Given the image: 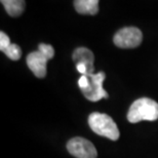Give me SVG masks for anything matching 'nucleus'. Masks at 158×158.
Listing matches in <instances>:
<instances>
[{
	"label": "nucleus",
	"mask_w": 158,
	"mask_h": 158,
	"mask_svg": "<svg viewBox=\"0 0 158 158\" xmlns=\"http://www.w3.org/2000/svg\"><path fill=\"white\" fill-rule=\"evenodd\" d=\"M89 83H90L89 77L85 76V75H81V77L79 78V80H78V85H79L80 90H84L89 87Z\"/></svg>",
	"instance_id": "obj_13"
},
{
	"label": "nucleus",
	"mask_w": 158,
	"mask_h": 158,
	"mask_svg": "<svg viewBox=\"0 0 158 158\" xmlns=\"http://www.w3.org/2000/svg\"><path fill=\"white\" fill-rule=\"evenodd\" d=\"M72 59L76 65L82 64L87 68V76L94 74V55L90 49L86 47H78L74 50Z\"/></svg>",
	"instance_id": "obj_7"
},
{
	"label": "nucleus",
	"mask_w": 158,
	"mask_h": 158,
	"mask_svg": "<svg viewBox=\"0 0 158 158\" xmlns=\"http://www.w3.org/2000/svg\"><path fill=\"white\" fill-rule=\"evenodd\" d=\"M88 124L97 135L108 138L112 141L119 139L120 132L117 124L109 115L98 112L91 113L88 116Z\"/></svg>",
	"instance_id": "obj_2"
},
{
	"label": "nucleus",
	"mask_w": 158,
	"mask_h": 158,
	"mask_svg": "<svg viewBox=\"0 0 158 158\" xmlns=\"http://www.w3.org/2000/svg\"><path fill=\"white\" fill-rule=\"evenodd\" d=\"M3 52H4L9 59L12 60V61H18V60H20L22 56L21 47L19 46L18 44H15V43H11Z\"/></svg>",
	"instance_id": "obj_10"
},
{
	"label": "nucleus",
	"mask_w": 158,
	"mask_h": 158,
	"mask_svg": "<svg viewBox=\"0 0 158 158\" xmlns=\"http://www.w3.org/2000/svg\"><path fill=\"white\" fill-rule=\"evenodd\" d=\"M10 44H11L10 40H9V37L7 36V34H5L3 31H1V32H0V50L4 52Z\"/></svg>",
	"instance_id": "obj_12"
},
{
	"label": "nucleus",
	"mask_w": 158,
	"mask_h": 158,
	"mask_svg": "<svg viewBox=\"0 0 158 158\" xmlns=\"http://www.w3.org/2000/svg\"><path fill=\"white\" fill-rule=\"evenodd\" d=\"M67 149L71 155L76 158H97L98 156L94 145L84 138L71 139L67 144Z\"/></svg>",
	"instance_id": "obj_4"
},
{
	"label": "nucleus",
	"mask_w": 158,
	"mask_h": 158,
	"mask_svg": "<svg viewBox=\"0 0 158 158\" xmlns=\"http://www.w3.org/2000/svg\"><path fill=\"white\" fill-rule=\"evenodd\" d=\"M76 70H77L81 75H85V76H87V68L85 67L84 65H82V64H78V65H76Z\"/></svg>",
	"instance_id": "obj_14"
},
{
	"label": "nucleus",
	"mask_w": 158,
	"mask_h": 158,
	"mask_svg": "<svg viewBox=\"0 0 158 158\" xmlns=\"http://www.w3.org/2000/svg\"><path fill=\"white\" fill-rule=\"evenodd\" d=\"M158 119V103L148 98H142L131 104L127 113V120L131 123L140 121H155Z\"/></svg>",
	"instance_id": "obj_1"
},
{
	"label": "nucleus",
	"mask_w": 158,
	"mask_h": 158,
	"mask_svg": "<svg viewBox=\"0 0 158 158\" xmlns=\"http://www.w3.org/2000/svg\"><path fill=\"white\" fill-rule=\"evenodd\" d=\"M1 3L10 17L21 15L24 12L25 6H26V2L24 0H2Z\"/></svg>",
	"instance_id": "obj_9"
},
{
	"label": "nucleus",
	"mask_w": 158,
	"mask_h": 158,
	"mask_svg": "<svg viewBox=\"0 0 158 158\" xmlns=\"http://www.w3.org/2000/svg\"><path fill=\"white\" fill-rule=\"evenodd\" d=\"M89 87L81 90L83 96L90 102H98L102 99H108V93L104 89L103 82L106 75L104 72H99L97 74L89 75Z\"/></svg>",
	"instance_id": "obj_5"
},
{
	"label": "nucleus",
	"mask_w": 158,
	"mask_h": 158,
	"mask_svg": "<svg viewBox=\"0 0 158 158\" xmlns=\"http://www.w3.org/2000/svg\"><path fill=\"white\" fill-rule=\"evenodd\" d=\"M27 65L33 74L38 78H43L46 76V66L47 62H48V58L40 52V50H36V52H30L27 56Z\"/></svg>",
	"instance_id": "obj_6"
},
{
	"label": "nucleus",
	"mask_w": 158,
	"mask_h": 158,
	"mask_svg": "<svg viewBox=\"0 0 158 158\" xmlns=\"http://www.w3.org/2000/svg\"><path fill=\"white\" fill-rule=\"evenodd\" d=\"M143 34L135 27H125L114 35L113 42L120 48H135L142 43Z\"/></svg>",
	"instance_id": "obj_3"
},
{
	"label": "nucleus",
	"mask_w": 158,
	"mask_h": 158,
	"mask_svg": "<svg viewBox=\"0 0 158 158\" xmlns=\"http://www.w3.org/2000/svg\"><path fill=\"white\" fill-rule=\"evenodd\" d=\"M38 50H40L41 52L44 53V55L48 58V60L52 59L53 56H55V49H53V47L52 45H49V44L40 43L38 46Z\"/></svg>",
	"instance_id": "obj_11"
},
{
	"label": "nucleus",
	"mask_w": 158,
	"mask_h": 158,
	"mask_svg": "<svg viewBox=\"0 0 158 158\" xmlns=\"http://www.w3.org/2000/svg\"><path fill=\"white\" fill-rule=\"evenodd\" d=\"M75 9L81 15H97L99 11L98 0H76L74 1Z\"/></svg>",
	"instance_id": "obj_8"
}]
</instances>
